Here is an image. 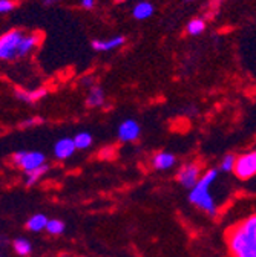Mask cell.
I'll return each mask as SVG.
<instances>
[{
  "label": "cell",
  "instance_id": "1",
  "mask_svg": "<svg viewBox=\"0 0 256 257\" xmlns=\"http://www.w3.org/2000/svg\"><path fill=\"white\" fill-rule=\"evenodd\" d=\"M226 239L232 257H256V214L229 228Z\"/></svg>",
  "mask_w": 256,
  "mask_h": 257
},
{
  "label": "cell",
  "instance_id": "2",
  "mask_svg": "<svg viewBox=\"0 0 256 257\" xmlns=\"http://www.w3.org/2000/svg\"><path fill=\"white\" fill-rule=\"evenodd\" d=\"M216 178H218V170L210 169L201 176L198 184L190 190V195H189V201L192 204L201 208L203 211H206L212 217L216 216V205H215L213 198L210 196V185L215 182Z\"/></svg>",
  "mask_w": 256,
  "mask_h": 257
},
{
  "label": "cell",
  "instance_id": "3",
  "mask_svg": "<svg viewBox=\"0 0 256 257\" xmlns=\"http://www.w3.org/2000/svg\"><path fill=\"white\" fill-rule=\"evenodd\" d=\"M25 36V31L22 29H10L4 32L2 37H0V58L4 61L17 60L19 48Z\"/></svg>",
  "mask_w": 256,
  "mask_h": 257
},
{
  "label": "cell",
  "instance_id": "4",
  "mask_svg": "<svg viewBox=\"0 0 256 257\" xmlns=\"http://www.w3.org/2000/svg\"><path fill=\"white\" fill-rule=\"evenodd\" d=\"M13 163L25 172L36 170L45 166V155L40 152H16L13 155Z\"/></svg>",
  "mask_w": 256,
  "mask_h": 257
},
{
  "label": "cell",
  "instance_id": "5",
  "mask_svg": "<svg viewBox=\"0 0 256 257\" xmlns=\"http://www.w3.org/2000/svg\"><path fill=\"white\" fill-rule=\"evenodd\" d=\"M235 175L239 179H248L256 175V152H247L236 158Z\"/></svg>",
  "mask_w": 256,
  "mask_h": 257
},
{
  "label": "cell",
  "instance_id": "6",
  "mask_svg": "<svg viewBox=\"0 0 256 257\" xmlns=\"http://www.w3.org/2000/svg\"><path fill=\"white\" fill-rule=\"evenodd\" d=\"M200 172H201L200 170V166H197V164H186V166H183L181 170H180V173H178L180 184L183 187L192 190V188H194L198 184V181L201 179Z\"/></svg>",
  "mask_w": 256,
  "mask_h": 257
},
{
  "label": "cell",
  "instance_id": "7",
  "mask_svg": "<svg viewBox=\"0 0 256 257\" xmlns=\"http://www.w3.org/2000/svg\"><path fill=\"white\" fill-rule=\"evenodd\" d=\"M140 132H141L140 124L135 119H126L118 127V138L123 143H132V141L138 140Z\"/></svg>",
  "mask_w": 256,
  "mask_h": 257
},
{
  "label": "cell",
  "instance_id": "8",
  "mask_svg": "<svg viewBox=\"0 0 256 257\" xmlns=\"http://www.w3.org/2000/svg\"><path fill=\"white\" fill-rule=\"evenodd\" d=\"M48 93V90L45 87H39V89H34V90H25V89H14V95L16 98L23 101V103H28V104H34L37 101H40L42 98H45Z\"/></svg>",
  "mask_w": 256,
  "mask_h": 257
},
{
  "label": "cell",
  "instance_id": "9",
  "mask_svg": "<svg viewBox=\"0 0 256 257\" xmlns=\"http://www.w3.org/2000/svg\"><path fill=\"white\" fill-rule=\"evenodd\" d=\"M75 150H77V146H75L74 140H71V138H61L54 146V155L57 159H66V158L72 156Z\"/></svg>",
  "mask_w": 256,
  "mask_h": 257
},
{
  "label": "cell",
  "instance_id": "10",
  "mask_svg": "<svg viewBox=\"0 0 256 257\" xmlns=\"http://www.w3.org/2000/svg\"><path fill=\"white\" fill-rule=\"evenodd\" d=\"M126 43V37L123 36H115L111 37L109 40H92V48L99 52H106V51H114L121 48Z\"/></svg>",
  "mask_w": 256,
  "mask_h": 257
},
{
  "label": "cell",
  "instance_id": "11",
  "mask_svg": "<svg viewBox=\"0 0 256 257\" xmlns=\"http://www.w3.org/2000/svg\"><path fill=\"white\" fill-rule=\"evenodd\" d=\"M177 163V158L172 155V153H167V152H159L153 156L152 159V164L156 170H166V169H170L174 167Z\"/></svg>",
  "mask_w": 256,
  "mask_h": 257
},
{
  "label": "cell",
  "instance_id": "12",
  "mask_svg": "<svg viewBox=\"0 0 256 257\" xmlns=\"http://www.w3.org/2000/svg\"><path fill=\"white\" fill-rule=\"evenodd\" d=\"M39 36L37 34H26L25 37H23V40H22V43H20V48H19V54H17V58H23V57H26L31 51H33L36 46H37V43H39Z\"/></svg>",
  "mask_w": 256,
  "mask_h": 257
},
{
  "label": "cell",
  "instance_id": "13",
  "mask_svg": "<svg viewBox=\"0 0 256 257\" xmlns=\"http://www.w3.org/2000/svg\"><path fill=\"white\" fill-rule=\"evenodd\" d=\"M105 90L99 86H94L91 87L89 93H88V98H86V104L89 107H100L105 104Z\"/></svg>",
  "mask_w": 256,
  "mask_h": 257
},
{
  "label": "cell",
  "instance_id": "14",
  "mask_svg": "<svg viewBox=\"0 0 256 257\" xmlns=\"http://www.w3.org/2000/svg\"><path fill=\"white\" fill-rule=\"evenodd\" d=\"M153 11H155L153 5H152L150 2H147V0H143V2H138V4L134 7L132 16H134V19H137V20H146V19L152 17Z\"/></svg>",
  "mask_w": 256,
  "mask_h": 257
},
{
  "label": "cell",
  "instance_id": "15",
  "mask_svg": "<svg viewBox=\"0 0 256 257\" xmlns=\"http://www.w3.org/2000/svg\"><path fill=\"white\" fill-rule=\"evenodd\" d=\"M48 219H46V216L45 214H34L33 217H29V220H28V223H26V227H28V230H31V231H34V233H39V231H42V230H45L46 227H48Z\"/></svg>",
  "mask_w": 256,
  "mask_h": 257
},
{
  "label": "cell",
  "instance_id": "16",
  "mask_svg": "<svg viewBox=\"0 0 256 257\" xmlns=\"http://www.w3.org/2000/svg\"><path fill=\"white\" fill-rule=\"evenodd\" d=\"M206 31V20L204 19H192L189 23H187V32H189V36H201L203 32Z\"/></svg>",
  "mask_w": 256,
  "mask_h": 257
},
{
  "label": "cell",
  "instance_id": "17",
  "mask_svg": "<svg viewBox=\"0 0 256 257\" xmlns=\"http://www.w3.org/2000/svg\"><path fill=\"white\" fill-rule=\"evenodd\" d=\"M13 246H14V251L22 255V257H26L31 254V251H33V245H31L29 240L23 239V237H19L13 242Z\"/></svg>",
  "mask_w": 256,
  "mask_h": 257
},
{
  "label": "cell",
  "instance_id": "18",
  "mask_svg": "<svg viewBox=\"0 0 256 257\" xmlns=\"http://www.w3.org/2000/svg\"><path fill=\"white\" fill-rule=\"evenodd\" d=\"M48 170H49V167H48V164H45V166H42V167H39V169H36V170L25 172V175H26V185H33V184H36Z\"/></svg>",
  "mask_w": 256,
  "mask_h": 257
},
{
  "label": "cell",
  "instance_id": "19",
  "mask_svg": "<svg viewBox=\"0 0 256 257\" xmlns=\"http://www.w3.org/2000/svg\"><path fill=\"white\" fill-rule=\"evenodd\" d=\"M74 143H75L77 149L84 150L92 144V135L89 132H80L74 137Z\"/></svg>",
  "mask_w": 256,
  "mask_h": 257
},
{
  "label": "cell",
  "instance_id": "20",
  "mask_svg": "<svg viewBox=\"0 0 256 257\" xmlns=\"http://www.w3.org/2000/svg\"><path fill=\"white\" fill-rule=\"evenodd\" d=\"M48 233L49 234H61L63 231H65V223H63V220H58V219H51L48 222V227H46Z\"/></svg>",
  "mask_w": 256,
  "mask_h": 257
},
{
  "label": "cell",
  "instance_id": "21",
  "mask_svg": "<svg viewBox=\"0 0 256 257\" xmlns=\"http://www.w3.org/2000/svg\"><path fill=\"white\" fill-rule=\"evenodd\" d=\"M236 164V156L233 155H226L221 161V170L222 172H233Z\"/></svg>",
  "mask_w": 256,
  "mask_h": 257
},
{
  "label": "cell",
  "instance_id": "22",
  "mask_svg": "<svg viewBox=\"0 0 256 257\" xmlns=\"http://www.w3.org/2000/svg\"><path fill=\"white\" fill-rule=\"evenodd\" d=\"M14 8H16L14 0H0V13H2V14H8Z\"/></svg>",
  "mask_w": 256,
  "mask_h": 257
},
{
  "label": "cell",
  "instance_id": "23",
  "mask_svg": "<svg viewBox=\"0 0 256 257\" xmlns=\"http://www.w3.org/2000/svg\"><path fill=\"white\" fill-rule=\"evenodd\" d=\"M43 122V118H40V116H36V118H29V119H25L22 124H20V127L22 128H28V127H33V125H39V124H42Z\"/></svg>",
  "mask_w": 256,
  "mask_h": 257
},
{
  "label": "cell",
  "instance_id": "24",
  "mask_svg": "<svg viewBox=\"0 0 256 257\" xmlns=\"http://www.w3.org/2000/svg\"><path fill=\"white\" fill-rule=\"evenodd\" d=\"M80 5L84 10H92L95 7V0H80Z\"/></svg>",
  "mask_w": 256,
  "mask_h": 257
},
{
  "label": "cell",
  "instance_id": "25",
  "mask_svg": "<svg viewBox=\"0 0 256 257\" xmlns=\"http://www.w3.org/2000/svg\"><path fill=\"white\" fill-rule=\"evenodd\" d=\"M42 2H43L45 5H54V4L60 2V0H42Z\"/></svg>",
  "mask_w": 256,
  "mask_h": 257
},
{
  "label": "cell",
  "instance_id": "26",
  "mask_svg": "<svg viewBox=\"0 0 256 257\" xmlns=\"http://www.w3.org/2000/svg\"><path fill=\"white\" fill-rule=\"evenodd\" d=\"M117 4H123V2H126V0H115Z\"/></svg>",
  "mask_w": 256,
  "mask_h": 257
},
{
  "label": "cell",
  "instance_id": "27",
  "mask_svg": "<svg viewBox=\"0 0 256 257\" xmlns=\"http://www.w3.org/2000/svg\"><path fill=\"white\" fill-rule=\"evenodd\" d=\"M186 2H194V0H186Z\"/></svg>",
  "mask_w": 256,
  "mask_h": 257
}]
</instances>
